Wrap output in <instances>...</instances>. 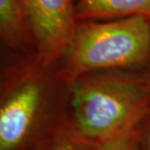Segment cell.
<instances>
[{"label": "cell", "mask_w": 150, "mask_h": 150, "mask_svg": "<svg viewBox=\"0 0 150 150\" xmlns=\"http://www.w3.org/2000/svg\"><path fill=\"white\" fill-rule=\"evenodd\" d=\"M149 20H150V19H149Z\"/></svg>", "instance_id": "obj_13"}, {"label": "cell", "mask_w": 150, "mask_h": 150, "mask_svg": "<svg viewBox=\"0 0 150 150\" xmlns=\"http://www.w3.org/2000/svg\"><path fill=\"white\" fill-rule=\"evenodd\" d=\"M70 105L75 133L97 143L136 131L150 109V90L126 73L97 71L71 81Z\"/></svg>", "instance_id": "obj_1"}, {"label": "cell", "mask_w": 150, "mask_h": 150, "mask_svg": "<svg viewBox=\"0 0 150 150\" xmlns=\"http://www.w3.org/2000/svg\"><path fill=\"white\" fill-rule=\"evenodd\" d=\"M93 150H139L137 132L94 143Z\"/></svg>", "instance_id": "obj_7"}, {"label": "cell", "mask_w": 150, "mask_h": 150, "mask_svg": "<svg viewBox=\"0 0 150 150\" xmlns=\"http://www.w3.org/2000/svg\"><path fill=\"white\" fill-rule=\"evenodd\" d=\"M0 34L14 49L33 46L23 14V0H0Z\"/></svg>", "instance_id": "obj_6"}, {"label": "cell", "mask_w": 150, "mask_h": 150, "mask_svg": "<svg viewBox=\"0 0 150 150\" xmlns=\"http://www.w3.org/2000/svg\"><path fill=\"white\" fill-rule=\"evenodd\" d=\"M62 59L61 75L69 83L97 71L142 67L150 59L149 18L79 21Z\"/></svg>", "instance_id": "obj_2"}, {"label": "cell", "mask_w": 150, "mask_h": 150, "mask_svg": "<svg viewBox=\"0 0 150 150\" xmlns=\"http://www.w3.org/2000/svg\"><path fill=\"white\" fill-rule=\"evenodd\" d=\"M145 150H150V124L148 125L145 136Z\"/></svg>", "instance_id": "obj_9"}, {"label": "cell", "mask_w": 150, "mask_h": 150, "mask_svg": "<svg viewBox=\"0 0 150 150\" xmlns=\"http://www.w3.org/2000/svg\"><path fill=\"white\" fill-rule=\"evenodd\" d=\"M75 9L78 22L133 16L150 19V0H77Z\"/></svg>", "instance_id": "obj_5"}, {"label": "cell", "mask_w": 150, "mask_h": 150, "mask_svg": "<svg viewBox=\"0 0 150 150\" xmlns=\"http://www.w3.org/2000/svg\"><path fill=\"white\" fill-rule=\"evenodd\" d=\"M38 150H41V149H38Z\"/></svg>", "instance_id": "obj_11"}, {"label": "cell", "mask_w": 150, "mask_h": 150, "mask_svg": "<svg viewBox=\"0 0 150 150\" xmlns=\"http://www.w3.org/2000/svg\"><path fill=\"white\" fill-rule=\"evenodd\" d=\"M43 69L34 59L11 75L0 107V150H16L33 131L46 98Z\"/></svg>", "instance_id": "obj_3"}, {"label": "cell", "mask_w": 150, "mask_h": 150, "mask_svg": "<svg viewBox=\"0 0 150 150\" xmlns=\"http://www.w3.org/2000/svg\"><path fill=\"white\" fill-rule=\"evenodd\" d=\"M50 150H93L91 143L75 133L62 136Z\"/></svg>", "instance_id": "obj_8"}, {"label": "cell", "mask_w": 150, "mask_h": 150, "mask_svg": "<svg viewBox=\"0 0 150 150\" xmlns=\"http://www.w3.org/2000/svg\"><path fill=\"white\" fill-rule=\"evenodd\" d=\"M142 80L144 81L145 85L147 86V88L150 90V71H149V72H148L147 74H146V76H145L144 78H143Z\"/></svg>", "instance_id": "obj_10"}, {"label": "cell", "mask_w": 150, "mask_h": 150, "mask_svg": "<svg viewBox=\"0 0 150 150\" xmlns=\"http://www.w3.org/2000/svg\"><path fill=\"white\" fill-rule=\"evenodd\" d=\"M75 5V0H23L35 59L44 68L62 59L72 41L78 25Z\"/></svg>", "instance_id": "obj_4"}, {"label": "cell", "mask_w": 150, "mask_h": 150, "mask_svg": "<svg viewBox=\"0 0 150 150\" xmlns=\"http://www.w3.org/2000/svg\"><path fill=\"white\" fill-rule=\"evenodd\" d=\"M75 1H77V0H75Z\"/></svg>", "instance_id": "obj_12"}]
</instances>
